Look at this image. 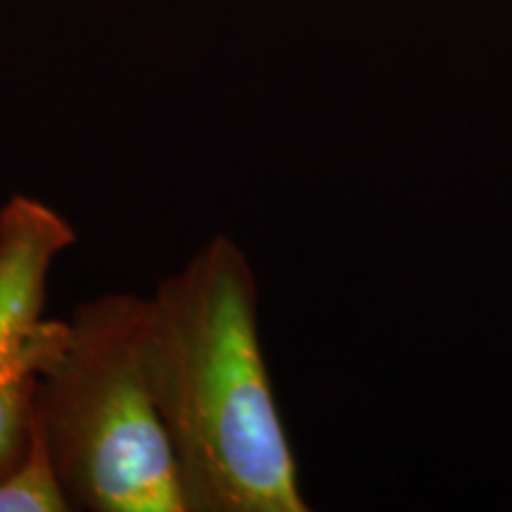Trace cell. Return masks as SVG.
<instances>
[{"label": "cell", "instance_id": "cell-1", "mask_svg": "<svg viewBox=\"0 0 512 512\" xmlns=\"http://www.w3.org/2000/svg\"><path fill=\"white\" fill-rule=\"evenodd\" d=\"M145 370L185 512H306L259 332V283L216 235L145 297Z\"/></svg>", "mask_w": 512, "mask_h": 512}, {"label": "cell", "instance_id": "cell-4", "mask_svg": "<svg viewBox=\"0 0 512 512\" xmlns=\"http://www.w3.org/2000/svg\"><path fill=\"white\" fill-rule=\"evenodd\" d=\"M64 332L50 349L24 358L15 366L0 368V482H5L29 458L36 437L38 377L60 349Z\"/></svg>", "mask_w": 512, "mask_h": 512}, {"label": "cell", "instance_id": "cell-5", "mask_svg": "<svg viewBox=\"0 0 512 512\" xmlns=\"http://www.w3.org/2000/svg\"><path fill=\"white\" fill-rule=\"evenodd\" d=\"M72 510L53 460L36 425L34 446L17 472L0 482V512H67Z\"/></svg>", "mask_w": 512, "mask_h": 512}, {"label": "cell", "instance_id": "cell-2", "mask_svg": "<svg viewBox=\"0 0 512 512\" xmlns=\"http://www.w3.org/2000/svg\"><path fill=\"white\" fill-rule=\"evenodd\" d=\"M36 425L72 510L185 512L145 370V297L81 304L41 370Z\"/></svg>", "mask_w": 512, "mask_h": 512}, {"label": "cell", "instance_id": "cell-3", "mask_svg": "<svg viewBox=\"0 0 512 512\" xmlns=\"http://www.w3.org/2000/svg\"><path fill=\"white\" fill-rule=\"evenodd\" d=\"M76 230L46 202L15 195L0 207V368L53 347L67 320L43 318L50 268Z\"/></svg>", "mask_w": 512, "mask_h": 512}]
</instances>
